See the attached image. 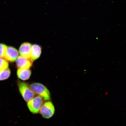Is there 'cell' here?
<instances>
[{
	"label": "cell",
	"instance_id": "obj_5",
	"mask_svg": "<svg viewBox=\"0 0 126 126\" xmlns=\"http://www.w3.org/2000/svg\"><path fill=\"white\" fill-rule=\"evenodd\" d=\"M16 61L18 69H30L32 65L33 61L31 59H27L20 56Z\"/></svg>",
	"mask_w": 126,
	"mask_h": 126
},
{
	"label": "cell",
	"instance_id": "obj_12",
	"mask_svg": "<svg viewBox=\"0 0 126 126\" xmlns=\"http://www.w3.org/2000/svg\"><path fill=\"white\" fill-rule=\"evenodd\" d=\"M9 67L8 63L5 59L0 58V70H3Z\"/></svg>",
	"mask_w": 126,
	"mask_h": 126
},
{
	"label": "cell",
	"instance_id": "obj_4",
	"mask_svg": "<svg viewBox=\"0 0 126 126\" xmlns=\"http://www.w3.org/2000/svg\"><path fill=\"white\" fill-rule=\"evenodd\" d=\"M39 112L42 117L45 119H50L52 117L55 112V107L52 102L47 101L43 104Z\"/></svg>",
	"mask_w": 126,
	"mask_h": 126
},
{
	"label": "cell",
	"instance_id": "obj_6",
	"mask_svg": "<svg viewBox=\"0 0 126 126\" xmlns=\"http://www.w3.org/2000/svg\"><path fill=\"white\" fill-rule=\"evenodd\" d=\"M19 53L16 49L11 47H7L4 59L6 61L10 62H15L18 58Z\"/></svg>",
	"mask_w": 126,
	"mask_h": 126
},
{
	"label": "cell",
	"instance_id": "obj_9",
	"mask_svg": "<svg viewBox=\"0 0 126 126\" xmlns=\"http://www.w3.org/2000/svg\"><path fill=\"white\" fill-rule=\"evenodd\" d=\"M31 74V71L30 69H18L17 71V76L23 81L29 79Z\"/></svg>",
	"mask_w": 126,
	"mask_h": 126
},
{
	"label": "cell",
	"instance_id": "obj_10",
	"mask_svg": "<svg viewBox=\"0 0 126 126\" xmlns=\"http://www.w3.org/2000/svg\"><path fill=\"white\" fill-rule=\"evenodd\" d=\"M11 71L8 67L0 70V80L7 79L10 76Z\"/></svg>",
	"mask_w": 126,
	"mask_h": 126
},
{
	"label": "cell",
	"instance_id": "obj_3",
	"mask_svg": "<svg viewBox=\"0 0 126 126\" xmlns=\"http://www.w3.org/2000/svg\"><path fill=\"white\" fill-rule=\"evenodd\" d=\"M43 100L42 97L38 95L28 102L27 106L30 111L33 114L38 113L43 104Z\"/></svg>",
	"mask_w": 126,
	"mask_h": 126
},
{
	"label": "cell",
	"instance_id": "obj_8",
	"mask_svg": "<svg viewBox=\"0 0 126 126\" xmlns=\"http://www.w3.org/2000/svg\"><path fill=\"white\" fill-rule=\"evenodd\" d=\"M42 52V48L40 46L37 44L32 45L31 58L33 61H36L40 57Z\"/></svg>",
	"mask_w": 126,
	"mask_h": 126
},
{
	"label": "cell",
	"instance_id": "obj_11",
	"mask_svg": "<svg viewBox=\"0 0 126 126\" xmlns=\"http://www.w3.org/2000/svg\"><path fill=\"white\" fill-rule=\"evenodd\" d=\"M7 47L4 44H0V58H4Z\"/></svg>",
	"mask_w": 126,
	"mask_h": 126
},
{
	"label": "cell",
	"instance_id": "obj_1",
	"mask_svg": "<svg viewBox=\"0 0 126 126\" xmlns=\"http://www.w3.org/2000/svg\"><path fill=\"white\" fill-rule=\"evenodd\" d=\"M30 88L34 94L40 96L46 101L51 99L50 91L46 86L39 83H33L29 85Z\"/></svg>",
	"mask_w": 126,
	"mask_h": 126
},
{
	"label": "cell",
	"instance_id": "obj_2",
	"mask_svg": "<svg viewBox=\"0 0 126 126\" xmlns=\"http://www.w3.org/2000/svg\"><path fill=\"white\" fill-rule=\"evenodd\" d=\"M18 86L20 94L25 101L28 102L34 97L35 94L27 83L24 82H18Z\"/></svg>",
	"mask_w": 126,
	"mask_h": 126
},
{
	"label": "cell",
	"instance_id": "obj_7",
	"mask_svg": "<svg viewBox=\"0 0 126 126\" xmlns=\"http://www.w3.org/2000/svg\"><path fill=\"white\" fill-rule=\"evenodd\" d=\"M31 44L28 42H24L20 46L19 52L20 56L27 59H31Z\"/></svg>",
	"mask_w": 126,
	"mask_h": 126
}]
</instances>
